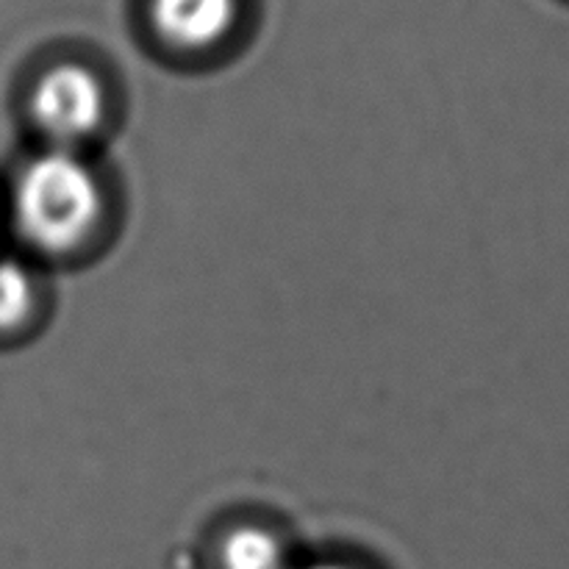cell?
Instances as JSON below:
<instances>
[{
  "instance_id": "7a4b0ae2",
  "label": "cell",
  "mask_w": 569,
  "mask_h": 569,
  "mask_svg": "<svg viewBox=\"0 0 569 569\" xmlns=\"http://www.w3.org/2000/svg\"><path fill=\"white\" fill-rule=\"evenodd\" d=\"M28 114L42 148L87 153L111 122L109 89L94 70L64 61L37 78L28 98Z\"/></svg>"
},
{
  "instance_id": "8992f818",
  "label": "cell",
  "mask_w": 569,
  "mask_h": 569,
  "mask_svg": "<svg viewBox=\"0 0 569 569\" xmlns=\"http://www.w3.org/2000/svg\"><path fill=\"white\" fill-rule=\"evenodd\" d=\"M292 569H365V567L345 559H309V561H295Z\"/></svg>"
},
{
  "instance_id": "6da1fadb",
  "label": "cell",
  "mask_w": 569,
  "mask_h": 569,
  "mask_svg": "<svg viewBox=\"0 0 569 569\" xmlns=\"http://www.w3.org/2000/svg\"><path fill=\"white\" fill-rule=\"evenodd\" d=\"M9 211L20 242L39 259H78L100 242L111 194L89 153L39 148L17 170Z\"/></svg>"
},
{
  "instance_id": "5b68a950",
  "label": "cell",
  "mask_w": 569,
  "mask_h": 569,
  "mask_svg": "<svg viewBox=\"0 0 569 569\" xmlns=\"http://www.w3.org/2000/svg\"><path fill=\"white\" fill-rule=\"evenodd\" d=\"M42 306V281L31 264L0 256V333H17L33 322Z\"/></svg>"
},
{
  "instance_id": "277c9868",
  "label": "cell",
  "mask_w": 569,
  "mask_h": 569,
  "mask_svg": "<svg viewBox=\"0 0 569 569\" xmlns=\"http://www.w3.org/2000/svg\"><path fill=\"white\" fill-rule=\"evenodd\" d=\"M217 569H292L295 556L287 539L270 526L242 522L228 528L217 542Z\"/></svg>"
},
{
  "instance_id": "3957f363",
  "label": "cell",
  "mask_w": 569,
  "mask_h": 569,
  "mask_svg": "<svg viewBox=\"0 0 569 569\" xmlns=\"http://www.w3.org/2000/svg\"><path fill=\"white\" fill-rule=\"evenodd\" d=\"M150 20L170 48L203 53L231 33L237 0H150Z\"/></svg>"
}]
</instances>
